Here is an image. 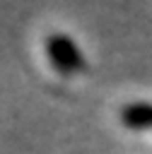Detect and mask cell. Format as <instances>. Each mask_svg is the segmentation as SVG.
<instances>
[{"label":"cell","mask_w":152,"mask_h":154,"mask_svg":"<svg viewBox=\"0 0 152 154\" xmlns=\"http://www.w3.org/2000/svg\"><path fill=\"white\" fill-rule=\"evenodd\" d=\"M46 51H48L51 65H53L58 72H63V75H72V72H80V70L84 67L77 46H75L68 36H63V34L51 36L48 43H46Z\"/></svg>","instance_id":"6da1fadb"},{"label":"cell","mask_w":152,"mask_h":154,"mask_svg":"<svg viewBox=\"0 0 152 154\" xmlns=\"http://www.w3.org/2000/svg\"><path fill=\"white\" fill-rule=\"evenodd\" d=\"M121 120L128 128H152V103H133L123 108Z\"/></svg>","instance_id":"7a4b0ae2"}]
</instances>
